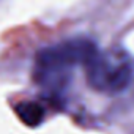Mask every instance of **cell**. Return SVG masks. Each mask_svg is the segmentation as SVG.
Here are the masks:
<instances>
[{
    "instance_id": "cell-1",
    "label": "cell",
    "mask_w": 134,
    "mask_h": 134,
    "mask_svg": "<svg viewBox=\"0 0 134 134\" xmlns=\"http://www.w3.org/2000/svg\"><path fill=\"white\" fill-rule=\"evenodd\" d=\"M134 76V62L128 52L112 49L98 52L87 63L88 84L106 93H117L125 90Z\"/></svg>"
},
{
    "instance_id": "cell-2",
    "label": "cell",
    "mask_w": 134,
    "mask_h": 134,
    "mask_svg": "<svg viewBox=\"0 0 134 134\" xmlns=\"http://www.w3.org/2000/svg\"><path fill=\"white\" fill-rule=\"evenodd\" d=\"M98 54L93 41L87 38H76L41 52L38 63L43 71H62L74 65H87Z\"/></svg>"
},
{
    "instance_id": "cell-3",
    "label": "cell",
    "mask_w": 134,
    "mask_h": 134,
    "mask_svg": "<svg viewBox=\"0 0 134 134\" xmlns=\"http://www.w3.org/2000/svg\"><path fill=\"white\" fill-rule=\"evenodd\" d=\"M18 114L19 117L24 120V123L27 125H38L43 117H44V110L40 104L36 103H22L19 107H18Z\"/></svg>"
}]
</instances>
